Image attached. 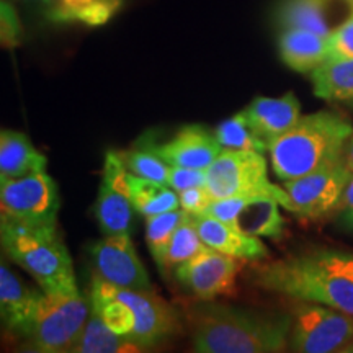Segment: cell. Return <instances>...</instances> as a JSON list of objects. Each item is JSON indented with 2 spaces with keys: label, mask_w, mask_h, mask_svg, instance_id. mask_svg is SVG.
I'll return each instance as SVG.
<instances>
[{
  "label": "cell",
  "mask_w": 353,
  "mask_h": 353,
  "mask_svg": "<svg viewBox=\"0 0 353 353\" xmlns=\"http://www.w3.org/2000/svg\"><path fill=\"white\" fill-rule=\"evenodd\" d=\"M193 350L200 353H278L288 348L291 314L260 312L228 304L187 307Z\"/></svg>",
  "instance_id": "1"
},
{
  "label": "cell",
  "mask_w": 353,
  "mask_h": 353,
  "mask_svg": "<svg viewBox=\"0 0 353 353\" xmlns=\"http://www.w3.org/2000/svg\"><path fill=\"white\" fill-rule=\"evenodd\" d=\"M353 123L335 112L301 114L291 130L268 148L273 172L281 182L299 179L342 159Z\"/></svg>",
  "instance_id": "2"
},
{
  "label": "cell",
  "mask_w": 353,
  "mask_h": 353,
  "mask_svg": "<svg viewBox=\"0 0 353 353\" xmlns=\"http://www.w3.org/2000/svg\"><path fill=\"white\" fill-rule=\"evenodd\" d=\"M252 281L296 301L322 304L353 316V280L322 252L260 263L252 270Z\"/></svg>",
  "instance_id": "3"
},
{
  "label": "cell",
  "mask_w": 353,
  "mask_h": 353,
  "mask_svg": "<svg viewBox=\"0 0 353 353\" xmlns=\"http://www.w3.org/2000/svg\"><path fill=\"white\" fill-rule=\"evenodd\" d=\"M0 245L32 275L44 293H79L68 247L56 224H38L8 213L0 226Z\"/></svg>",
  "instance_id": "4"
},
{
  "label": "cell",
  "mask_w": 353,
  "mask_h": 353,
  "mask_svg": "<svg viewBox=\"0 0 353 353\" xmlns=\"http://www.w3.org/2000/svg\"><path fill=\"white\" fill-rule=\"evenodd\" d=\"M206 188L213 200L219 198H272L291 211L283 187L272 183L263 152L224 149L206 169Z\"/></svg>",
  "instance_id": "5"
},
{
  "label": "cell",
  "mask_w": 353,
  "mask_h": 353,
  "mask_svg": "<svg viewBox=\"0 0 353 353\" xmlns=\"http://www.w3.org/2000/svg\"><path fill=\"white\" fill-rule=\"evenodd\" d=\"M90 314V299L76 294L41 293L25 339L34 352H70Z\"/></svg>",
  "instance_id": "6"
},
{
  "label": "cell",
  "mask_w": 353,
  "mask_h": 353,
  "mask_svg": "<svg viewBox=\"0 0 353 353\" xmlns=\"http://www.w3.org/2000/svg\"><path fill=\"white\" fill-rule=\"evenodd\" d=\"M288 350L353 353V316L341 309L298 301L291 311Z\"/></svg>",
  "instance_id": "7"
},
{
  "label": "cell",
  "mask_w": 353,
  "mask_h": 353,
  "mask_svg": "<svg viewBox=\"0 0 353 353\" xmlns=\"http://www.w3.org/2000/svg\"><path fill=\"white\" fill-rule=\"evenodd\" d=\"M0 205L30 223L56 224L59 211L57 185L46 170L21 176L0 174Z\"/></svg>",
  "instance_id": "8"
},
{
  "label": "cell",
  "mask_w": 353,
  "mask_h": 353,
  "mask_svg": "<svg viewBox=\"0 0 353 353\" xmlns=\"http://www.w3.org/2000/svg\"><path fill=\"white\" fill-rule=\"evenodd\" d=\"M105 286L112 296L121 299L134 314V329L128 337L134 345L156 347L169 341L182 329L175 309L151 290L121 288L108 281H105Z\"/></svg>",
  "instance_id": "9"
},
{
  "label": "cell",
  "mask_w": 353,
  "mask_h": 353,
  "mask_svg": "<svg viewBox=\"0 0 353 353\" xmlns=\"http://www.w3.org/2000/svg\"><path fill=\"white\" fill-rule=\"evenodd\" d=\"M352 172L342 159L299 179L286 180L283 188L291 203V213L304 219H319L334 213L335 205Z\"/></svg>",
  "instance_id": "10"
},
{
  "label": "cell",
  "mask_w": 353,
  "mask_h": 353,
  "mask_svg": "<svg viewBox=\"0 0 353 353\" xmlns=\"http://www.w3.org/2000/svg\"><path fill=\"white\" fill-rule=\"evenodd\" d=\"M241 267L239 259L221 254L206 245L187 262L176 265L175 275L190 293L201 301H210L236 291Z\"/></svg>",
  "instance_id": "11"
},
{
  "label": "cell",
  "mask_w": 353,
  "mask_h": 353,
  "mask_svg": "<svg viewBox=\"0 0 353 353\" xmlns=\"http://www.w3.org/2000/svg\"><path fill=\"white\" fill-rule=\"evenodd\" d=\"M130 182L126 165L121 154L108 151L103 162L99 201H97V219L105 236L130 234L134 221Z\"/></svg>",
  "instance_id": "12"
},
{
  "label": "cell",
  "mask_w": 353,
  "mask_h": 353,
  "mask_svg": "<svg viewBox=\"0 0 353 353\" xmlns=\"http://www.w3.org/2000/svg\"><path fill=\"white\" fill-rule=\"evenodd\" d=\"M95 275L114 286L151 290V281L136 254L130 234H113L90 245Z\"/></svg>",
  "instance_id": "13"
},
{
  "label": "cell",
  "mask_w": 353,
  "mask_h": 353,
  "mask_svg": "<svg viewBox=\"0 0 353 353\" xmlns=\"http://www.w3.org/2000/svg\"><path fill=\"white\" fill-rule=\"evenodd\" d=\"M353 17L348 0H281L276 8V23L281 28H303L324 37Z\"/></svg>",
  "instance_id": "14"
},
{
  "label": "cell",
  "mask_w": 353,
  "mask_h": 353,
  "mask_svg": "<svg viewBox=\"0 0 353 353\" xmlns=\"http://www.w3.org/2000/svg\"><path fill=\"white\" fill-rule=\"evenodd\" d=\"M151 149L167 164L188 169L206 170L224 151L214 134L201 125H187L164 144L152 145Z\"/></svg>",
  "instance_id": "15"
},
{
  "label": "cell",
  "mask_w": 353,
  "mask_h": 353,
  "mask_svg": "<svg viewBox=\"0 0 353 353\" xmlns=\"http://www.w3.org/2000/svg\"><path fill=\"white\" fill-rule=\"evenodd\" d=\"M39 296V291L26 286L0 259V327L25 339Z\"/></svg>",
  "instance_id": "16"
},
{
  "label": "cell",
  "mask_w": 353,
  "mask_h": 353,
  "mask_svg": "<svg viewBox=\"0 0 353 353\" xmlns=\"http://www.w3.org/2000/svg\"><path fill=\"white\" fill-rule=\"evenodd\" d=\"M255 134L270 148L273 141L291 130L301 118V105L293 92L272 99V97H255L242 110Z\"/></svg>",
  "instance_id": "17"
},
{
  "label": "cell",
  "mask_w": 353,
  "mask_h": 353,
  "mask_svg": "<svg viewBox=\"0 0 353 353\" xmlns=\"http://www.w3.org/2000/svg\"><path fill=\"white\" fill-rule=\"evenodd\" d=\"M195 223L201 241L221 254L247 262L268 259V249L257 236H250L239 228L205 214H195Z\"/></svg>",
  "instance_id": "18"
},
{
  "label": "cell",
  "mask_w": 353,
  "mask_h": 353,
  "mask_svg": "<svg viewBox=\"0 0 353 353\" xmlns=\"http://www.w3.org/2000/svg\"><path fill=\"white\" fill-rule=\"evenodd\" d=\"M278 50L291 70L312 72L329 59V37L303 28H286L278 39Z\"/></svg>",
  "instance_id": "19"
},
{
  "label": "cell",
  "mask_w": 353,
  "mask_h": 353,
  "mask_svg": "<svg viewBox=\"0 0 353 353\" xmlns=\"http://www.w3.org/2000/svg\"><path fill=\"white\" fill-rule=\"evenodd\" d=\"M311 81L316 97L353 107V57H329L312 70Z\"/></svg>",
  "instance_id": "20"
},
{
  "label": "cell",
  "mask_w": 353,
  "mask_h": 353,
  "mask_svg": "<svg viewBox=\"0 0 353 353\" xmlns=\"http://www.w3.org/2000/svg\"><path fill=\"white\" fill-rule=\"evenodd\" d=\"M46 170V157L19 131L0 130V174L21 176Z\"/></svg>",
  "instance_id": "21"
},
{
  "label": "cell",
  "mask_w": 353,
  "mask_h": 353,
  "mask_svg": "<svg viewBox=\"0 0 353 353\" xmlns=\"http://www.w3.org/2000/svg\"><path fill=\"white\" fill-rule=\"evenodd\" d=\"M280 206V203L272 198H247L237 216V228L250 236L278 239L285 231Z\"/></svg>",
  "instance_id": "22"
},
{
  "label": "cell",
  "mask_w": 353,
  "mask_h": 353,
  "mask_svg": "<svg viewBox=\"0 0 353 353\" xmlns=\"http://www.w3.org/2000/svg\"><path fill=\"white\" fill-rule=\"evenodd\" d=\"M139 347L114 334L108 329L101 317L99 307L90 303V314L83 325V330L70 352L76 353H118V352H138Z\"/></svg>",
  "instance_id": "23"
},
{
  "label": "cell",
  "mask_w": 353,
  "mask_h": 353,
  "mask_svg": "<svg viewBox=\"0 0 353 353\" xmlns=\"http://www.w3.org/2000/svg\"><path fill=\"white\" fill-rule=\"evenodd\" d=\"M128 182H130V193L136 213L149 218L165 211L179 210V195L170 190L169 185L143 179L134 174H128Z\"/></svg>",
  "instance_id": "24"
},
{
  "label": "cell",
  "mask_w": 353,
  "mask_h": 353,
  "mask_svg": "<svg viewBox=\"0 0 353 353\" xmlns=\"http://www.w3.org/2000/svg\"><path fill=\"white\" fill-rule=\"evenodd\" d=\"M205 247L206 244L201 241L200 234H198L195 214L188 213L183 223L176 228V231L165 247L164 254L159 259L157 265L162 270L176 267V265L187 262L188 259H192L193 255H196Z\"/></svg>",
  "instance_id": "25"
},
{
  "label": "cell",
  "mask_w": 353,
  "mask_h": 353,
  "mask_svg": "<svg viewBox=\"0 0 353 353\" xmlns=\"http://www.w3.org/2000/svg\"><path fill=\"white\" fill-rule=\"evenodd\" d=\"M214 136L221 148L229 151H268L267 144L254 132L244 112H239L221 123L216 128Z\"/></svg>",
  "instance_id": "26"
},
{
  "label": "cell",
  "mask_w": 353,
  "mask_h": 353,
  "mask_svg": "<svg viewBox=\"0 0 353 353\" xmlns=\"http://www.w3.org/2000/svg\"><path fill=\"white\" fill-rule=\"evenodd\" d=\"M187 214L188 211L185 210H172L145 218L148 219V223H145V241H148L149 250H151L156 262L162 257L167 244H169L176 228L187 218Z\"/></svg>",
  "instance_id": "27"
},
{
  "label": "cell",
  "mask_w": 353,
  "mask_h": 353,
  "mask_svg": "<svg viewBox=\"0 0 353 353\" xmlns=\"http://www.w3.org/2000/svg\"><path fill=\"white\" fill-rule=\"evenodd\" d=\"M121 159L125 162L126 169L131 170V174L167 185V176H169L170 167L151 148L132 149L130 152L121 154Z\"/></svg>",
  "instance_id": "28"
},
{
  "label": "cell",
  "mask_w": 353,
  "mask_h": 353,
  "mask_svg": "<svg viewBox=\"0 0 353 353\" xmlns=\"http://www.w3.org/2000/svg\"><path fill=\"white\" fill-rule=\"evenodd\" d=\"M95 0H56L54 6L46 12L48 20L56 23H81L83 12Z\"/></svg>",
  "instance_id": "29"
},
{
  "label": "cell",
  "mask_w": 353,
  "mask_h": 353,
  "mask_svg": "<svg viewBox=\"0 0 353 353\" xmlns=\"http://www.w3.org/2000/svg\"><path fill=\"white\" fill-rule=\"evenodd\" d=\"M21 39V23L19 13L10 3L0 0V44L17 46Z\"/></svg>",
  "instance_id": "30"
},
{
  "label": "cell",
  "mask_w": 353,
  "mask_h": 353,
  "mask_svg": "<svg viewBox=\"0 0 353 353\" xmlns=\"http://www.w3.org/2000/svg\"><path fill=\"white\" fill-rule=\"evenodd\" d=\"M167 185L170 188L176 190V192H183V190L196 187H206V170L170 165Z\"/></svg>",
  "instance_id": "31"
},
{
  "label": "cell",
  "mask_w": 353,
  "mask_h": 353,
  "mask_svg": "<svg viewBox=\"0 0 353 353\" xmlns=\"http://www.w3.org/2000/svg\"><path fill=\"white\" fill-rule=\"evenodd\" d=\"M329 57H353V17L329 37Z\"/></svg>",
  "instance_id": "32"
},
{
  "label": "cell",
  "mask_w": 353,
  "mask_h": 353,
  "mask_svg": "<svg viewBox=\"0 0 353 353\" xmlns=\"http://www.w3.org/2000/svg\"><path fill=\"white\" fill-rule=\"evenodd\" d=\"M179 200L182 210L192 214H201L206 210V206L213 201V198H211L208 188L196 187L179 192Z\"/></svg>",
  "instance_id": "33"
},
{
  "label": "cell",
  "mask_w": 353,
  "mask_h": 353,
  "mask_svg": "<svg viewBox=\"0 0 353 353\" xmlns=\"http://www.w3.org/2000/svg\"><path fill=\"white\" fill-rule=\"evenodd\" d=\"M321 252L330 263L335 265L339 270H342L347 276H350L353 280V254L352 252H341V250H321Z\"/></svg>",
  "instance_id": "34"
},
{
  "label": "cell",
  "mask_w": 353,
  "mask_h": 353,
  "mask_svg": "<svg viewBox=\"0 0 353 353\" xmlns=\"http://www.w3.org/2000/svg\"><path fill=\"white\" fill-rule=\"evenodd\" d=\"M350 208H353V174L350 175V179H348L345 188H343L342 195L339 198L337 205H335L334 213L341 214L342 211L350 210Z\"/></svg>",
  "instance_id": "35"
},
{
  "label": "cell",
  "mask_w": 353,
  "mask_h": 353,
  "mask_svg": "<svg viewBox=\"0 0 353 353\" xmlns=\"http://www.w3.org/2000/svg\"><path fill=\"white\" fill-rule=\"evenodd\" d=\"M342 161H343V164H345L347 169L353 174V134H352V138L347 141L345 149H343V154H342Z\"/></svg>",
  "instance_id": "36"
},
{
  "label": "cell",
  "mask_w": 353,
  "mask_h": 353,
  "mask_svg": "<svg viewBox=\"0 0 353 353\" xmlns=\"http://www.w3.org/2000/svg\"><path fill=\"white\" fill-rule=\"evenodd\" d=\"M341 219H342V223L345 224L348 229H350V231H353V208L342 211Z\"/></svg>",
  "instance_id": "37"
},
{
  "label": "cell",
  "mask_w": 353,
  "mask_h": 353,
  "mask_svg": "<svg viewBox=\"0 0 353 353\" xmlns=\"http://www.w3.org/2000/svg\"><path fill=\"white\" fill-rule=\"evenodd\" d=\"M25 2H33V3H39L44 8V13H46L50 8L54 6L56 0H25Z\"/></svg>",
  "instance_id": "38"
},
{
  "label": "cell",
  "mask_w": 353,
  "mask_h": 353,
  "mask_svg": "<svg viewBox=\"0 0 353 353\" xmlns=\"http://www.w3.org/2000/svg\"><path fill=\"white\" fill-rule=\"evenodd\" d=\"M8 214V211L3 208L2 205H0V226H2V223H3V219H6V216Z\"/></svg>",
  "instance_id": "39"
},
{
  "label": "cell",
  "mask_w": 353,
  "mask_h": 353,
  "mask_svg": "<svg viewBox=\"0 0 353 353\" xmlns=\"http://www.w3.org/2000/svg\"><path fill=\"white\" fill-rule=\"evenodd\" d=\"M348 2H350V3H352V6H353V0H348Z\"/></svg>",
  "instance_id": "40"
}]
</instances>
